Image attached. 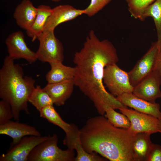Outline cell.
Wrapping results in <instances>:
<instances>
[{"label": "cell", "mask_w": 161, "mask_h": 161, "mask_svg": "<svg viewBox=\"0 0 161 161\" xmlns=\"http://www.w3.org/2000/svg\"><path fill=\"white\" fill-rule=\"evenodd\" d=\"M119 61L117 50L108 39L100 40L95 31L89 32L83 46L75 54V85L93 103L99 114L104 116L106 109L127 107L108 92L103 84L104 69Z\"/></svg>", "instance_id": "6da1fadb"}, {"label": "cell", "mask_w": 161, "mask_h": 161, "mask_svg": "<svg viewBox=\"0 0 161 161\" xmlns=\"http://www.w3.org/2000/svg\"><path fill=\"white\" fill-rule=\"evenodd\" d=\"M82 145L87 152L98 154L111 161H133V137L127 129L116 127L104 116L89 119L80 129Z\"/></svg>", "instance_id": "7a4b0ae2"}, {"label": "cell", "mask_w": 161, "mask_h": 161, "mask_svg": "<svg viewBox=\"0 0 161 161\" xmlns=\"http://www.w3.org/2000/svg\"><path fill=\"white\" fill-rule=\"evenodd\" d=\"M8 55L0 70V97L11 106L13 118L19 121L21 111L29 114L27 103L35 88V80L24 76L23 69Z\"/></svg>", "instance_id": "3957f363"}, {"label": "cell", "mask_w": 161, "mask_h": 161, "mask_svg": "<svg viewBox=\"0 0 161 161\" xmlns=\"http://www.w3.org/2000/svg\"><path fill=\"white\" fill-rule=\"evenodd\" d=\"M58 141L56 134L48 136L46 140L32 150L28 157L27 161H75L74 150L61 149L58 146Z\"/></svg>", "instance_id": "277c9868"}, {"label": "cell", "mask_w": 161, "mask_h": 161, "mask_svg": "<svg viewBox=\"0 0 161 161\" xmlns=\"http://www.w3.org/2000/svg\"><path fill=\"white\" fill-rule=\"evenodd\" d=\"M39 46L36 52L38 60L41 62H63L64 59L63 44L55 36L54 30L44 31L38 37Z\"/></svg>", "instance_id": "5b68a950"}, {"label": "cell", "mask_w": 161, "mask_h": 161, "mask_svg": "<svg viewBox=\"0 0 161 161\" xmlns=\"http://www.w3.org/2000/svg\"><path fill=\"white\" fill-rule=\"evenodd\" d=\"M116 64L105 67L103 82L113 95L117 96L125 93H132L134 87L130 83L128 72L121 69Z\"/></svg>", "instance_id": "8992f818"}, {"label": "cell", "mask_w": 161, "mask_h": 161, "mask_svg": "<svg viewBox=\"0 0 161 161\" xmlns=\"http://www.w3.org/2000/svg\"><path fill=\"white\" fill-rule=\"evenodd\" d=\"M119 109L128 118L130 122L131 126L127 130L131 136H134L141 132H148L152 134L160 132L158 119L127 108Z\"/></svg>", "instance_id": "52a82bcc"}, {"label": "cell", "mask_w": 161, "mask_h": 161, "mask_svg": "<svg viewBox=\"0 0 161 161\" xmlns=\"http://www.w3.org/2000/svg\"><path fill=\"white\" fill-rule=\"evenodd\" d=\"M48 136H29L23 137L17 143L10 144L5 154L0 157V161H27L28 157L37 145L45 140Z\"/></svg>", "instance_id": "ba28073f"}, {"label": "cell", "mask_w": 161, "mask_h": 161, "mask_svg": "<svg viewBox=\"0 0 161 161\" xmlns=\"http://www.w3.org/2000/svg\"><path fill=\"white\" fill-rule=\"evenodd\" d=\"M158 51L157 41L139 59L133 68L128 72L130 83L133 87L155 70Z\"/></svg>", "instance_id": "9c48e42d"}, {"label": "cell", "mask_w": 161, "mask_h": 161, "mask_svg": "<svg viewBox=\"0 0 161 161\" xmlns=\"http://www.w3.org/2000/svg\"><path fill=\"white\" fill-rule=\"evenodd\" d=\"M8 56L14 60L23 58L32 64L37 60L36 52L27 46L23 32L20 31L10 34L5 40Z\"/></svg>", "instance_id": "30bf717a"}, {"label": "cell", "mask_w": 161, "mask_h": 161, "mask_svg": "<svg viewBox=\"0 0 161 161\" xmlns=\"http://www.w3.org/2000/svg\"><path fill=\"white\" fill-rule=\"evenodd\" d=\"M161 78L154 70L134 87L132 93L138 97L152 103L161 98Z\"/></svg>", "instance_id": "8fae6325"}, {"label": "cell", "mask_w": 161, "mask_h": 161, "mask_svg": "<svg viewBox=\"0 0 161 161\" xmlns=\"http://www.w3.org/2000/svg\"><path fill=\"white\" fill-rule=\"evenodd\" d=\"M84 14V9H77L69 4L58 5L52 8V12L45 25L44 31L55 30L60 24L72 20Z\"/></svg>", "instance_id": "7c38bea8"}, {"label": "cell", "mask_w": 161, "mask_h": 161, "mask_svg": "<svg viewBox=\"0 0 161 161\" xmlns=\"http://www.w3.org/2000/svg\"><path fill=\"white\" fill-rule=\"evenodd\" d=\"M117 100L127 106L140 112L161 118L159 104L152 103L140 98L132 93H125L117 96Z\"/></svg>", "instance_id": "4fadbf2b"}, {"label": "cell", "mask_w": 161, "mask_h": 161, "mask_svg": "<svg viewBox=\"0 0 161 161\" xmlns=\"http://www.w3.org/2000/svg\"><path fill=\"white\" fill-rule=\"evenodd\" d=\"M0 134L7 135L11 137L13 141L10 144H14L23 137L28 136H41L40 132L34 126L18 121L10 120L0 125Z\"/></svg>", "instance_id": "5bb4252c"}, {"label": "cell", "mask_w": 161, "mask_h": 161, "mask_svg": "<svg viewBox=\"0 0 161 161\" xmlns=\"http://www.w3.org/2000/svg\"><path fill=\"white\" fill-rule=\"evenodd\" d=\"M75 85L73 79L55 83H47L43 89L48 94L53 104L63 105L71 96Z\"/></svg>", "instance_id": "9a60e30c"}, {"label": "cell", "mask_w": 161, "mask_h": 161, "mask_svg": "<svg viewBox=\"0 0 161 161\" xmlns=\"http://www.w3.org/2000/svg\"><path fill=\"white\" fill-rule=\"evenodd\" d=\"M37 14L35 7L30 0H22L16 7L13 16L17 25L26 31L33 24Z\"/></svg>", "instance_id": "2e32d148"}, {"label": "cell", "mask_w": 161, "mask_h": 161, "mask_svg": "<svg viewBox=\"0 0 161 161\" xmlns=\"http://www.w3.org/2000/svg\"><path fill=\"white\" fill-rule=\"evenodd\" d=\"M151 134L141 132L134 136L132 144L133 161H147L153 144L150 138Z\"/></svg>", "instance_id": "e0dca14e"}, {"label": "cell", "mask_w": 161, "mask_h": 161, "mask_svg": "<svg viewBox=\"0 0 161 161\" xmlns=\"http://www.w3.org/2000/svg\"><path fill=\"white\" fill-rule=\"evenodd\" d=\"M49 64L51 69L46 75L48 83H55L73 79L75 73V67L64 65L61 62Z\"/></svg>", "instance_id": "ac0fdd59"}, {"label": "cell", "mask_w": 161, "mask_h": 161, "mask_svg": "<svg viewBox=\"0 0 161 161\" xmlns=\"http://www.w3.org/2000/svg\"><path fill=\"white\" fill-rule=\"evenodd\" d=\"M52 8L49 5L41 4L37 7V14L30 28L26 31L27 35L32 41L37 39L44 32L47 21L50 15Z\"/></svg>", "instance_id": "d6986e66"}, {"label": "cell", "mask_w": 161, "mask_h": 161, "mask_svg": "<svg viewBox=\"0 0 161 161\" xmlns=\"http://www.w3.org/2000/svg\"><path fill=\"white\" fill-rule=\"evenodd\" d=\"M154 20L156 28L157 43H161V0H156L144 11L140 21H143L148 17Z\"/></svg>", "instance_id": "ffe728a7"}, {"label": "cell", "mask_w": 161, "mask_h": 161, "mask_svg": "<svg viewBox=\"0 0 161 161\" xmlns=\"http://www.w3.org/2000/svg\"><path fill=\"white\" fill-rule=\"evenodd\" d=\"M28 101L39 112L46 106L54 104L49 95L40 85L35 87Z\"/></svg>", "instance_id": "44dd1931"}, {"label": "cell", "mask_w": 161, "mask_h": 161, "mask_svg": "<svg viewBox=\"0 0 161 161\" xmlns=\"http://www.w3.org/2000/svg\"><path fill=\"white\" fill-rule=\"evenodd\" d=\"M39 112L41 117L45 119L49 122L60 127L65 133L69 131L71 124L68 123L62 120L55 110L53 105L43 108Z\"/></svg>", "instance_id": "7402d4cb"}, {"label": "cell", "mask_w": 161, "mask_h": 161, "mask_svg": "<svg viewBox=\"0 0 161 161\" xmlns=\"http://www.w3.org/2000/svg\"><path fill=\"white\" fill-rule=\"evenodd\" d=\"M104 116L116 127L128 129L131 126L130 122L125 115L117 112L111 107L109 106L106 108Z\"/></svg>", "instance_id": "603a6c76"}, {"label": "cell", "mask_w": 161, "mask_h": 161, "mask_svg": "<svg viewBox=\"0 0 161 161\" xmlns=\"http://www.w3.org/2000/svg\"><path fill=\"white\" fill-rule=\"evenodd\" d=\"M156 0H126L129 11L134 18L140 20L145 9Z\"/></svg>", "instance_id": "cb8c5ba5"}, {"label": "cell", "mask_w": 161, "mask_h": 161, "mask_svg": "<svg viewBox=\"0 0 161 161\" xmlns=\"http://www.w3.org/2000/svg\"><path fill=\"white\" fill-rule=\"evenodd\" d=\"M65 134L63 143L68 148L75 150L78 146L81 144L80 129L75 125L71 123L69 131Z\"/></svg>", "instance_id": "d4e9b609"}, {"label": "cell", "mask_w": 161, "mask_h": 161, "mask_svg": "<svg viewBox=\"0 0 161 161\" xmlns=\"http://www.w3.org/2000/svg\"><path fill=\"white\" fill-rule=\"evenodd\" d=\"M112 0H91L89 5L84 9V14L92 17L97 14Z\"/></svg>", "instance_id": "484cf974"}, {"label": "cell", "mask_w": 161, "mask_h": 161, "mask_svg": "<svg viewBox=\"0 0 161 161\" xmlns=\"http://www.w3.org/2000/svg\"><path fill=\"white\" fill-rule=\"evenodd\" d=\"M13 118L12 109L10 105L2 100L0 101V125L5 123Z\"/></svg>", "instance_id": "4316f807"}, {"label": "cell", "mask_w": 161, "mask_h": 161, "mask_svg": "<svg viewBox=\"0 0 161 161\" xmlns=\"http://www.w3.org/2000/svg\"><path fill=\"white\" fill-rule=\"evenodd\" d=\"M147 161H161V145L153 143Z\"/></svg>", "instance_id": "83f0119b"}, {"label": "cell", "mask_w": 161, "mask_h": 161, "mask_svg": "<svg viewBox=\"0 0 161 161\" xmlns=\"http://www.w3.org/2000/svg\"><path fill=\"white\" fill-rule=\"evenodd\" d=\"M157 44L158 51L155 70L158 72L161 78V43Z\"/></svg>", "instance_id": "f1b7e54d"}, {"label": "cell", "mask_w": 161, "mask_h": 161, "mask_svg": "<svg viewBox=\"0 0 161 161\" xmlns=\"http://www.w3.org/2000/svg\"><path fill=\"white\" fill-rule=\"evenodd\" d=\"M158 125L160 132L161 133V118L159 119Z\"/></svg>", "instance_id": "f546056e"}, {"label": "cell", "mask_w": 161, "mask_h": 161, "mask_svg": "<svg viewBox=\"0 0 161 161\" xmlns=\"http://www.w3.org/2000/svg\"><path fill=\"white\" fill-rule=\"evenodd\" d=\"M50 0L54 2H58L61 1L62 0Z\"/></svg>", "instance_id": "4dcf8cb0"}]
</instances>
